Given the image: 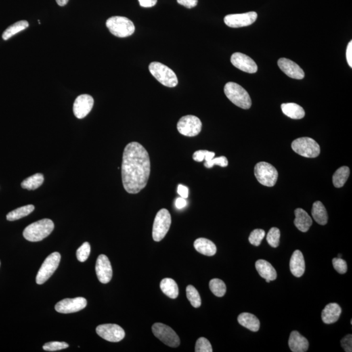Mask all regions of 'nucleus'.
Here are the masks:
<instances>
[{
  "label": "nucleus",
  "mask_w": 352,
  "mask_h": 352,
  "mask_svg": "<svg viewBox=\"0 0 352 352\" xmlns=\"http://www.w3.org/2000/svg\"><path fill=\"white\" fill-rule=\"evenodd\" d=\"M202 123L200 120L193 115L183 116L179 120L177 128L179 133L186 137H196L202 130Z\"/></svg>",
  "instance_id": "11"
},
{
  "label": "nucleus",
  "mask_w": 352,
  "mask_h": 352,
  "mask_svg": "<svg viewBox=\"0 0 352 352\" xmlns=\"http://www.w3.org/2000/svg\"><path fill=\"white\" fill-rule=\"evenodd\" d=\"M152 332L154 335L165 344L172 348H176L180 344V339L171 328L161 323L153 325Z\"/></svg>",
  "instance_id": "10"
},
{
  "label": "nucleus",
  "mask_w": 352,
  "mask_h": 352,
  "mask_svg": "<svg viewBox=\"0 0 352 352\" xmlns=\"http://www.w3.org/2000/svg\"><path fill=\"white\" fill-rule=\"evenodd\" d=\"M94 100L91 95L83 94L79 95L74 101L73 112L78 119H83L92 110Z\"/></svg>",
  "instance_id": "15"
},
{
  "label": "nucleus",
  "mask_w": 352,
  "mask_h": 352,
  "mask_svg": "<svg viewBox=\"0 0 352 352\" xmlns=\"http://www.w3.org/2000/svg\"><path fill=\"white\" fill-rule=\"evenodd\" d=\"M239 324L251 331L256 332L259 330L260 323L259 319L254 315L248 313H244L239 315L238 317Z\"/></svg>",
  "instance_id": "25"
},
{
  "label": "nucleus",
  "mask_w": 352,
  "mask_h": 352,
  "mask_svg": "<svg viewBox=\"0 0 352 352\" xmlns=\"http://www.w3.org/2000/svg\"><path fill=\"white\" fill-rule=\"evenodd\" d=\"M60 260V254L57 252H53L46 258L36 277L37 284H43L51 278L58 267Z\"/></svg>",
  "instance_id": "9"
},
{
  "label": "nucleus",
  "mask_w": 352,
  "mask_h": 352,
  "mask_svg": "<svg viewBox=\"0 0 352 352\" xmlns=\"http://www.w3.org/2000/svg\"><path fill=\"white\" fill-rule=\"evenodd\" d=\"M289 347L293 352H305L309 348V342L297 331L291 333L288 340Z\"/></svg>",
  "instance_id": "19"
},
{
  "label": "nucleus",
  "mask_w": 352,
  "mask_h": 352,
  "mask_svg": "<svg viewBox=\"0 0 352 352\" xmlns=\"http://www.w3.org/2000/svg\"><path fill=\"white\" fill-rule=\"evenodd\" d=\"M54 229L51 219H44L28 226L23 231V236L29 242H37L49 236Z\"/></svg>",
  "instance_id": "2"
},
{
  "label": "nucleus",
  "mask_w": 352,
  "mask_h": 352,
  "mask_svg": "<svg viewBox=\"0 0 352 352\" xmlns=\"http://www.w3.org/2000/svg\"><path fill=\"white\" fill-rule=\"evenodd\" d=\"M162 292L172 299H176L179 294V288L176 281L170 278L162 279L160 284Z\"/></svg>",
  "instance_id": "28"
},
{
  "label": "nucleus",
  "mask_w": 352,
  "mask_h": 352,
  "mask_svg": "<svg viewBox=\"0 0 352 352\" xmlns=\"http://www.w3.org/2000/svg\"><path fill=\"white\" fill-rule=\"evenodd\" d=\"M29 26V23L26 20H20L18 21L15 24L11 25V26L8 27L5 30L2 34V38L5 41H7L13 36L16 35L19 32L23 31V30H26Z\"/></svg>",
  "instance_id": "31"
},
{
  "label": "nucleus",
  "mask_w": 352,
  "mask_h": 352,
  "mask_svg": "<svg viewBox=\"0 0 352 352\" xmlns=\"http://www.w3.org/2000/svg\"><path fill=\"white\" fill-rule=\"evenodd\" d=\"M350 168L342 166L338 168L333 176V183L336 188H340L345 184L350 176Z\"/></svg>",
  "instance_id": "29"
},
{
  "label": "nucleus",
  "mask_w": 352,
  "mask_h": 352,
  "mask_svg": "<svg viewBox=\"0 0 352 352\" xmlns=\"http://www.w3.org/2000/svg\"><path fill=\"white\" fill-rule=\"evenodd\" d=\"M106 25L110 33L116 37H127L135 31L133 22L124 17H112L106 20Z\"/></svg>",
  "instance_id": "4"
},
{
  "label": "nucleus",
  "mask_w": 352,
  "mask_h": 352,
  "mask_svg": "<svg viewBox=\"0 0 352 352\" xmlns=\"http://www.w3.org/2000/svg\"><path fill=\"white\" fill-rule=\"evenodd\" d=\"M210 288L214 295L217 297H223L227 292V287L223 281L219 279H213L210 281Z\"/></svg>",
  "instance_id": "33"
},
{
  "label": "nucleus",
  "mask_w": 352,
  "mask_h": 352,
  "mask_svg": "<svg viewBox=\"0 0 352 352\" xmlns=\"http://www.w3.org/2000/svg\"><path fill=\"white\" fill-rule=\"evenodd\" d=\"M69 0H56V2L61 7H64L68 4Z\"/></svg>",
  "instance_id": "49"
},
{
  "label": "nucleus",
  "mask_w": 352,
  "mask_h": 352,
  "mask_svg": "<svg viewBox=\"0 0 352 352\" xmlns=\"http://www.w3.org/2000/svg\"><path fill=\"white\" fill-rule=\"evenodd\" d=\"M333 265L334 269L340 274H344L347 271V264L342 258H335L333 259Z\"/></svg>",
  "instance_id": "42"
},
{
  "label": "nucleus",
  "mask_w": 352,
  "mask_h": 352,
  "mask_svg": "<svg viewBox=\"0 0 352 352\" xmlns=\"http://www.w3.org/2000/svg\"><path fill=\"white\" fill-rule=\"evenodd\" d=\"M231 63L236 68L248 73H255L258 70L257 65L255 62L244 53H233L231 56Z\"/></svg>",
  "instance_id": "16"
},
{
  "label": "nucleus",
  "mask_w": 352,
  "mask_h": 352,
  "mask_svg": "<svg viewBox=\"0 0 352 352\" xmlns=\"http://www.w3.org/2000/svg\"><path fill=\"white\" fill-rule=\"evenodd\" d=\"M91 252L90 245L89 243L85 242L78 248L76 251V257L78 261L84 262L87 260Z\"/></svg>",
  "instance_id": "38"
},
{
  "label": "nucleus",
  "mask_w": 352,
  "mask_h": 352,
  "mask_svg": "<svg viewBox=\"0 0 352 352\" xmlns=\"http://www.w3.org/2000/svg\"><path fill=\"white\" fill-rule=\"evenodd\" d=\"M171 215L166 209L160 210L155 218L152 236L154 241L160 242L166 236L171 226Z\"/></svg>",
  "instance_id": "8"
},
{
  "label": "nucleus",
  "mask_w": 352,
  "mask_h": 352,
  "mask_svg": "<svg viewBox=\"0 0 352 352\" xmlns=\"http://www.w3.org/2000/svg\"><path fill=\"white\" fill-rule=\"evenodd\" d=\"M215 154L214 152H209L207 150H198L194 152L193 156V158L196 162H202L206 160V162L210 161L215 158Z\"/></svg>",
  "instance_id": "37"
},
{
  "label": "nucleus",
  "mask_w": 352,
  "mask_h": 352,
  "mask_svg": "<svg viewBox=\"0 0 352 352\" xmlns=\"http://www.w3.org/2000/svg\"><path fill=\"white\" fill-rule=\"evenodd\" d=\"M291 273L296 277H301L305 271V262L303 253L296 250L293 253L290 262Z\"/></svg>",
  "instance_id": "20"
},
{
  "label": "nucleus",
  "mask_w": 352,
  "mask_h": 352,
  "mask_svg": "<svg viewBox=\"0 0 352 352\" xmlns=\"http://www.w3.org/2000/svg\"><path fill=\"white\" fill-rule=\"evenodd\" d=\"M151 172L148 152L141 143H128L123 154L122 165V182L129 194H137L148 183Z\"/></svg>",
  "instance_id": "1"
},
{
  "label": "nucleus",
  "mask_w": 352,
  "mask_h": 352,
  "mask_svg": "<svg viewBox=\"0 0 352 352\" xmlns=\"http://www.w3.org/2000/svg\"><path fill=\"white\" fill-rule=\"evenodd\" d=\"M196 352H212V346L209 340L204 337L199 338L195 346Z\"/></svg>",
  "instance_id": "39"
},
{
  "label": "nucleus",
  "mask_w": 352,
  "mask_h": 352,
  "mask_svg": "<svg viewBox=\"0 0 352 352\" xmlns=\"http://www.w3.org/2000/svg\"><path fill=\"white\" fill-rule=\"evenodd\" d=\"M95 271L97 278L101 283L106 284L112 279V265L108 258L105 254H101L97 258Z\"/></svg>",
  "instance_id": "17"
},
{
  "label": "nucleus",
  "mask_w": 352,
  "mask_h": 352,
  "mask_svg": "<svg viewBox=\"0 0 352 352\" xmlns=\"http://www.w3.org/2000/svg\"><path fill=\"white\" fill-rule=\"evenodd\" d=\"M341 313V308L337 303H330L323 310L321 313V319L325 324H334L339 319Z\"/></svg>",
  "instance_id": "21"
},
{
  "label": "nucleus",
  "mask_w": 352,
  "mask_h": 352,
  "mask_svg": "<svg viewBox=\"0 0 352 352\" xmlns=\"http://www.w3.org/2000/svg\"><path fill=\"white\" fill-rule=\"evenodd\" d=\"M342 347L343 348L344 351L346 352H351L352 351V334H348L344 336L340 341Z\"/></svg>",
  "instance_id": "43"
},
{
  "label": "nucleus",
  "mask_w": 352,
  "mask_h": 352,
  "mask_svg": "<svg viewBox=\"0 0 352 352\" xmlns=\"http://www.w3.org/2000/svg\"><path fill=\"white\" fill-rule=\"evenodd\" d=\"M228 164H229V160L225 156L213 158V159L210 160V161L204 162L205 167L207 168H211L213 167L214 165L220 166L221 167H227Z\"/></svg>",
  "instance_id": "41"
},
{
  "label": "nucleus",
  "mask_w": 352,
  "mask_h": 352,
  "mask_svg": "<svg viewBox=\"0 0 352 352\" xmlns=\"http://www.w3.org/2000/svg\"><path fill=\"white\" fill-rule=\"evenodd\" d=\"M35 210L34 205H27L22 207L17 208L13 211L9 212L7 215V219L9 221H17L26 217L32 213Z\"/></svg>",
  "instance_id": "30"
},
{
  "label": "nucleus",
  "mask_w": 352,
  "mask_h": 352,
  "mask_svg": "<svg viewBox=\"0 0 352 352\" xmlns=\"http://www.w3.org/2000/svg\"><path fill=\"white\" fill-rule=\"evenodd\" d=\"M0 265H1V262H0Z\"/></svg>",
  "instance_id": "51"
},
{
  "label": "nucleus",
  "mask_w": 352,
  "mask_h": 352,
  "mask_svg": "<svg viewBox=\"0 0 352 352\" xmlns=\"http://www.w3.org/2000/svg\"><path fill=\"white\" fill-rule=\"evenodd\" d=\"M195 249L204 255L212 256L217 252V247L211 241L206 238H198L194 243Z\"/></svg>",
  "instance_id": "24"
},
{
  "label": "nucleus",
  "mask_w": 352,
  "mask_h": 352,
  "mask_svg": "<svg viewBox=\"0 0 352 352\" xmlns=\"http://www.w3.org/2000/svg\"><path fill=\"white\" fill-rule=\"evenodd\" d=\"M312 215L315 221L319 225H326L328 223V212L324 204L319 201L314 203L312 209Z\"/></svg>",
  "instance_id": "27"
},
{
  "label": "nucleus",
  "mask_w": 352,
  "mask_h": 352,
  "mask_svg": "<svg viewBox=\"0 0 352 352\" xmlns=\"http://www.w3.org/2000/svg\"><path fill=\"white\" fill-rule=\"evenodd\" d=\"M281 109L284 114L294 120H300L305 117L304 109L296 103H284L281 105Z\"/></svg>",
  "instance_id": "26"
},
{
  "label": "nucleus",
  "mask_w": 352,
  "mask_h": 352,
  "mask_svg": "<svg viewBox=\"0 0 352 352\" xmlns=\"http://www.w3.org/2000/svg\"><path fill=\"white\" fill-rule=\"evenodd\" d=\"M224 91L227 98L237 106L243 109H248L251 107L252 101L249 94L238 84L228 82Z\"/></svg>",
  "instance_id": "3"
},
{
  "label": "nucleus",
  "mask_w": 352,
  "mask_h": 352,
  "mask_svg": "<svg viewBox=\"0 0 352 352\" xmlns=\"http://www.w3.org/2000/svg\"><path fill=\"white\" fill-rule=\"evenodd\" d=\"M346 59L350 68H352V41L348 43L347 49H346Z\"/></svg>",
  "instance_id": "45"
},
{
  "label": "nucleus",
  "mask_w": 352,
  "mask_h": 352,
  "mask_svg": "<svg viewBox=\"0 0 352 352\" xmlns=\"http://www.w3.org/2000/svg\"><path fill=\"white\" fill-rule=\"evenodd\" d=\"M149 70L154 78L166 87L174 88L178 84V79L175 72L161 63H151Z\"/></svg>",
  "instance_id": "5"
},
{
  "label": "nucleus",
  "mask_w": 352,
  "mask_h": 352,
  "mask_svg": "<svg viewBox=\"0 0 352 352\" xmlns=\"http://www.w3.org/2000/svg\"><path fill=\"white\" fill-rule=\"evenodd\" d=\"M177 193L182 198H187L189 196V189L183 185H179L177 186Z\"/></svg>",
  "instance_id": "46"
},
{
  "label": "nucleus",
  "mask_w": 352,
  "mask_h": 352,
  "mask_svg": "<svg viewBox=\"0 0 352 352\" xmlns=\"http://www.w3.org/2000/svg\"><path fill=\"white\" fill-rule=\"evenodd\" d=\"M87 306V300L85 298L78 297L68 298L59 301L55 306V311L62 314L76 313L84 309Z\"/></svg>",
  "instance_id": "14"
},
{
  "label": "nucleus",
  "mask_w": 352,
  "mask_h": 352,
  "mask_svg": "<svg viewBox=\"0 0 352 352\" xmlns=\"http://www.w3.org/2000/svg\"><path fill=\"white\" fill-rule=\"evenodd\" d=\"M256 270L262 278L269 281H275L277 279L276 270L269 262L264 260H258L255 264Z\"/></svg>",
  "instance_id": "22"
},
{
  "label": "nucleus",
  "mask_w": 352,
  "mask_h": 352,
  "mask_svg": "<svg viewBox=\"0 0 352 352\" xmlns=\"http://www.w3.org/2000/svg\"><path fill=\"white\" fill-rule=\"evenodd\" d=\"M292 148L296 154L307 158H317L320 154L318 143L309 137L296 139L292 143Z\"/></svg>",
  "instance_id": "7"
},
{
  "label": "nucleus",
  "mask_w": 352,
  "mask_h": 352,
  "mask_svg": "<svg viewBox=\"0 0 352 352\" xmlns=\"http://www.w3.org/2000/svg\"><path fill=\"white\" fill-rule=\"evenodd\" d=\"M44 182V176L41 173L34 174L26 179H24L21 183V187L23 189L28 190H35L39 188Z\"/></svg>",
  "instance_id": "32"
},
{
  "label": "nucleus",
  "mask_w": 352,
  "mask_h": 352,
  "mask_svg": "<svg viewBox=\"0 0 352 352\" xmlns=\"http://www.w3.org/2000/svg\"><path fill=\"white\" fill-rule=\"evenodd\" d=\"M177 1L179 4L189 9L193 8L198 4V0H177Z\"/></svg>",
  "instance_id": "44"
},
{
  "label": "nucleus",
  "mask_w": 352,
  "mask_h": 352,
  "mask_svg": "<svg viewBox=\"0 0 352 352\" xmlns=\"http://www.w3.org/2000/svg\"><path fill=\"white\" fill-rule=\"evenodd\" d=\"M294 213L296 216L294 225L296 228L303 232L309 230L310 227L313 225V220L309 214L301 208H298Z\"/></svg>",
  "instance_id": "23"
},
{
  "label": "nucleus",
  "mask_w": 352,
  "mask_h": 352,
  "mask_svg": "<svg viewBox=\"0 0 352 352\" xmlns=\"http://www.w3.org/2000/svg\"><path fill=\"white\" fill-rule=\"evenodd\" d=\"M341 257H342V255H341V254H338V258H341Z\"/></svg>",
  "instance_id": "50"
},
{
  "label": "nucleus",
  "mask_w": 352,
  "mask_h": 352,
  "mask_svg": "<svg viewBox=\"0 0 352 352\" xmlns=\"http://www.w3.org/2000/svg\"><path fill=\"white\" fill-rule=\"evenodd\" d=\"M68 347L69 344L64 342H50L43 346V350L48 352L58 351Z\"/></svg>",
  "instance_id": "40"
},
{
  "label": "nucleus",
  "mask_w": 352,
  "mask_h": 352,
  "mask_svg": "<svg viewBox=\"0 0 352 352\" xmlns=\"http://www.w3.org/2000/svg\"><path fill=\"white\" fill-rule=\"evenodd\" d=\"M187 298L189 301H190L191 305L194 308H198L200 307L202 301L200 294L196 289L192 285H189L186 288Z\"/></svg>",
  "instance_id": "34"
},
{
  "label": "nucleus",
  "mask_w": 352,
  "mask_h": 352,
  "mask_svg": "<svg viewBox=\"0 0 352 352\" xmlns=\"http://www.w3.org/2000/svg\"><path fill=\"white\" fill-rule=\"evenodd\" d=\"M265 236V232L262 229H255L250 233L248 241L254 246H259Z\"/></svg>",
  "instance_id": "36"
},
{
  "label": "nucleus",
  "mask_w": 352,
  "mask_h": 352,
  "mask_svg": "<svg viewBox=\"0 0 352 352\" xmlns=\"http://www.w3.org/2000/svg\"><path fill=\"white\" fill-rule=\"evenodd\" d=\"M254 175L258 182L266 187H273L278 179L276 168L266 162H260L254 167Z\"/></svg>",
  "instance_id": "6"
},
{
  "label": "nucleus",
  "mask_w": 352,
  "mask_h": 352,
  "mask_svg": "<svg viewBox=\"0 0 352 352\" xmlns=\"http://www.w3.org/2000/svg\"><path fill=\"white\" fill-rule=\"evenodd\" d=\"M187 206V201L185 198H182V197H179V198L176 199V207L177 209L181 210Z\"/></svg>",
  "instance_id": "48"
},
{
  "label": "nucleus",
  "mask_w": 352,
  "mask_h": 352,
  "mask_svg": "<svg viewBox=\"0 0 352 352\" xmlns=\"http://www.w3.org/2000/svg\"><path fill=\"white\" fill-rule=\"evenodd\" d=\"M281 231L277 228H271L267 235V242L269 246L276 248L280 243Z\"/></svg>",
  "instance_id": "35"
},
{
  "label": "nucleus",
  "mask_w": 352,
  "mask_h": 352,
  "mask_svg": "<svg viewBox=\"0 0 352 352\" xmlns=\"http://www.w3.org/2000/svg\"><path fill=\"white\" fill-rule=\"evenodd\" d=\"M96 332L103 339L112 342L121 341L125 336L123 329L117 324L100 325L96 328Z\"/></svg>",
  "instance_id": "12"
},
{
  "label": "nucleus",
  "mask_w": 352,
  "mask_h": 352,
  "mask_svg": "<svg viewBox=\"0 0 352 352\" xmlns=\"http://www.w3.org/2000/svg\"><path fill=\"white\" fill-rule=\"evenodd\" d=\"M281 70L289 77L294 79L301 80L305 77V72L295 62L286 58H281L278 61Z\"/></svg>",
  "instance_id": "18"
},
{
  "label": "nucleus",
  "mask_w": 352,
  "mask_h": 352,
  "mask_svg": "<svg viewBox=\"0 0 352 352\" xmlns=\"http://www.w3.org/2000/svg\"><path fill=\"white\" fill-rule=\"evenodd\" d=\"M140 5L143 7H152L156 5L158 0H139Z\"/></svg>",
  "instance_id": "47"
},
{
  "label": "nucleus",
  "mask_w": 352,
  "mask_h": 352,
  "mask_svg": "<svg viewBox=\"0 0 352 352\" xmlns=\"http://www.w3.org/2000/svg\"><path fill=\"white\" fill-rule=\"evenodd\" d=\"M257 17V13L253 11L242 14L229 15L225 17L224 22L230 28H242L253 24Z\"/></svg>",
  "instance_id": "13"
}]
</instances>
